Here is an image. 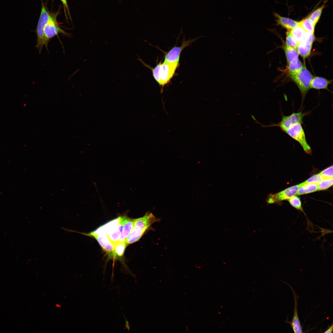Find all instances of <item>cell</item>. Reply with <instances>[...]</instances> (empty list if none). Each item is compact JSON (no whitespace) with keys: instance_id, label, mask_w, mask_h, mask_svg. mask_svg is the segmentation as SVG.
Here are the masks:
<instances>
[{"instance_id":"cell-1","label":"cell","mask_w":333,"mask_h":333,"mask_svg":"<svg viewBox=\"0 0 333 333\" xmlns=\"http://www.w3.org/2000/svg\"><path fill=\"white\" fill-rule=\"evenodd\" d=\"M138 60L145 66L151 70L154 78L162 87V90L170 82L179 65V64L164 61L162 63L159 62L154 68H152L146 64L139 57Z\"/></svg>"},{"instance_id":"cell-2","label":"cell","mask_w":333,"mask_h":333,"mask_svg":"<svg viewBox=\"0 0 333 333\" xmlns=\"http://www.w3.org/2000/svg\"><path fill=\"white\" fill-rule=\"evenodd\" d=\"M160 220L150 212H147L143 217L134 219L133 228L126 240L128 245L138 240L153 224Z\"/></svg>"},{"instance_id":"cell-3","label":"cell","mask_w":333,"mask_h":333,"mask_svg":"<svg viewBox=\"0 0 333 333\" xmlns=\"http://www.w3.org/2000/svg\"><path fill=\"white\" fill-rule=\"evenodd\" d=\"M290 76L300 90L303 101L310 89V83L313 78V76L306 67L303 65L298 72Z\"/></svg>"},{"instance_id":"cell-4","label":"cell","mask_w":333,"mask_h":333,"mask_svg":"<svg viewBox=\"0 0 333 333\" xmlns=\"http://www.w3.org/2000/svg\"><path fill=\"white\" fill-rule=\"evenodd\" d=\"M41 6L40 14L36 30L37 37V43L36 47L39 50L40 53L44 45V29L51 14L43 2H42Z\"/></svg>"},{"instance_id":"cell-5","label":"cell","mask_w":333,"mask_h":333,"mask_svg":"<svg viewBox=\"0 0 333 333\" xmlns=\"http://www.w3.org/2000/svg\"><path fill=\"white\" fill-rule=\"evenodd\" d=\"M283 132L298 142L306 153H311V149L307 142L305 133L301 124H295Z\"/></svg>"},{"instance_id":"cell-6","label":"cell","mask_w":333,"mask_h":333,"mask_svg":"<svg viewBox=\"0 0 333 333\" xmlns=\"http://www.w3.org/2000/svg\"><path fill=\"white\" fill-rule=\"evenodd\" d=\"M57 15V13H51L50 17L44 29V45L47 49L48 43L51 38L59 33L66 34V33L60 27L58 24Z\"/></svg>"},{"instance_id":"cell-7","label":"cell","mask_w":333,"mask_h":333,"mask_svg":"<svg viewBox=\"0 0 333 333\" xmlns=\"http://www.w3.org/2000/svg\"><path fill=\"white\" fill-rule=\"evenodd\" d=\"M308 113L301 111L298 113L293 112L288 116H283L281 121L277 124L270 125L280 128L283 131L296 124L303 123V119Z\"/></svg>"},{"instance_id":"cell-8","label":"cell","mask_w":333,"mask_h":333,"mask_svg":"<svg viewBox=\"0 0 333 333\" xmlns=\"http://www.w3.org/2000/svg\"><path fill=\"white\" fill-rule=\"evenodd\" d=\"M299 187V184L295 185L278 193L271 194L269 195L266 201L268 204H272L284 200H289L297 194Z\"/></svg>"},{"instance_id":"cell-9","label":"cell","mask_w":333,"mask_h":333,"mask_svg":"<svg viewBox=\"0 0 333 333\" xmlns=\"http://www.w3.org/2000/svg\"><path fill=\"white\" fill-rule=\"evenodd\" d=\"M195 41L194 39H189L183 41L180 46L173 47L166 53L165 56L164 61L169 63L179 64L180 55L183 50L186 47Z\"/></svg>"},{"instance_id":"cell-10","label":"cell","mask_w":333,"mask_h":333,"mask_svg":"<svg viewBox=\"0 0 333 333\" xmlns=\"http://www.w3.org/2000/svg\"><path fill=\"white\" fill-rule=\"evenodd\" d=\"M92 237L96 239L102 249L108 253L110 257L115 256L114 245L106 234H100L94 235Z\"/></svg>"},{"instance_id":"cell-11","label":"cell","mask_w":333,"mask_h":333,"mask_svg":"<svg viewBox=\"0 0 333 333\" xmlns=\"http://www.w3.org/2000/svg\"><path fill=\"white\" fill-rule=\"evenodd\" d=\"M283 282L288 285L292 290L294 300V308L293 319L291 321L287 320L285 322L290 324L294 333H303L298 312V300L299 297L291 286L285 282Z\"/></svg>"},{"instance_id":"cell-12","label":"cell","mask_w":333,"mask_h":333,"mask_svg":"<svg viewBox=\"0 0 333 333\" xmlns=\"http://www.w3.org/2000/svg\"><path fill=\"white\" fill-rule=\"evenodd\" d=\"M120 220L122 226V230L118 242L126 241V238L133 228L134 219L130 218L126 216H120Z\"/></svg>"},{"instance_id":"cell-13","label":"cell","mask_w":333,"mask_h":333,"mask_svg":"<svg viewBox=\"0 0 333 333\" xmlns=\"http://www.w3.org/2000/svg\"><path fill=\"white\" fill-rule=\"evenodd\" d=\"M277 24L280 25L290 31L299 24V22L289 18L280 15L277 13L274 14Z\"/></svg>"},{"instance_id":"cell-14","label":"cell","mask_w":333,"mask_h":333,"mask_svg":"<svg viewBox=\"0 0 333 333\" xmlns=\"http://www.w3.org/2000/svg\"><path fill=\"white\" fill-rule=\"evenodd\" d=\"M330 83V81L324 78L313 77L310 83V88L328 89V85Z\"/></svg>"},{"instance_id":"cell-15","label":"cell","mask_w":333,"mask_h":333,"mask_svg":"<svg viewBox=\"0 0 333 333\" xmlns=\"http://www.w3.org/2000/svg\"><path fill=\"white\" fill-rule=\"evenodd\" d=\"M294 39L298 43H303L308 32L306 31L299 24L290 31Z\"/></svg>"},{"instance_id":"cell-16","label":"cell","mask_w":333,"mask_h":333,"mask_svg":"<svg viewBox=\"0 0 333 333\" xmlns=\"http://www.w3.org/2000/svg\"><path fill=\"white\" fill-rule=\"evenodd\" d=\"M122 230V226L120 220L119 224L113 228L107 234L113 244L118 242L121 236Z\"/></svg>"},{"instance_id":"cell-17","label":"cell","mask_w":333,"mask_h":333,"mask_svg":"<svg viewBox=\"0 0 333 333\" xmlns=\"http://www.w3.org/2000/svg\"><path fill=\"white\" fill-rule=\"evenodd\" d=\"M312 47V45L300 43H298L296 49L299 55L306 58L310 55Z\"/></svg>"},{"instance_id":"cell-18","label":"cell","mask_w":333,"mask_h":333,"mask_svg":"<svg viewBox=\"0 0 333 333\" xmlns=\"http://www.w3.org/2000/svg\"><path fill=\"white\" fill-rule=\"evenodd\" d=\"M318 190L317 184L307 183L300 187L297 194L298 195L313 192Z\"/></svg>"},{"instance_id":"cell-19","label":"cell","mask_w":333,"mask_h":333,"mask_svg":"<svg viewBox=\"0 0 333 333\" xmlns=\"http://www.w3.org/2000/svg\"><path fill=\"white\" fill-rule=\"evenodd\" d=\"M284 51L288 64L298 59L299 54L296 49L286 45Z\"/></svg>"},{"instance_id":"cell-20","label":"cell","mask_w":333,"mask_h":333,"mask_svg":"<svg viewBox=\"0 0 333 333\" xmlns=\"http://www.w3.org/2000/svg\"><path fill=\"white\" fill-rule=\"evenodd\" d=\"M299 25L306 31L310 33H314L315 26L308 17L299 22Z\"/></svg>"},{"instance_id":"cell-21","label":"cell","mask_w":333,"mask_h":333,"mask_svg":"<svg viewBox=\"0 0 333 333\" xmlns=\"http://www.w3.org/2000/svg\"><path fill=\"white\" fill-rule=\"evenodd\" d=\"M302 66V62L298 59L288 64V70L290 76L293 75L298 72Z\"/></svg>"},{"instance_id":"cell-22","label":"cell","mask_w":333,"mask_h":333,"mask_svg":"<svg viewBox=\"0 0 333 333\" xmlns=\"http://www.w3.org/2000/svg\"><path fill=\"white\" fill-rule=\"evenodd\" d=\"M114 245L115 256L121 258L123 257L125 250L128 244L126 241H124L117 242Z\"/></svg>"},{"instance_id":"cell-23","label":"cell","mask_w":333,"mask_h":333,"mask_svg":"<svg viewBox=\"0 0 333 333\" xmlns=\"http://www.w3.org/2000/svg\"><path fill=\"white\" fill-rule=\"evenodd\" d=\"M324 6V5H323L321 7L314 10L308 16L315 26L320 18Z\"/></svg>"},{"instance_id":"cell-24","label":"cell","mask_w":333,"mask_h":333,"mask_svg":"<svg viewBox=\"0 0 333 333\" xmlns=\"http://www.w3.org/2000/svg\"><path fill=\"white\" fill-rule=\"evenodd\" d=\"M325 178L320 173L312 176L306 181L299 184L300 187L307 183L318 184Z\"/></svg>"},{"instance_id":"cell-25","label":"cell","mask_w":333,"mask_h":333,"mask_svg":"<svg viewBox=\"0 0 333 333\" xmlns=\"http://www.w3.org/2000/svg\"><path fill=\"white\" fill-rule=\"evenodd\" d=\"M333 178H324L318 184V190L327 189L332 186Z\"/></svg>"},{"instance_id":"cell-26","label":"cell","mask_w":333,"mask_h":333,"mask_svg":"<svg viewBox=\"0 0 333 333\" xmlns=\"http://www.w3.org/2000/svg\"><path fill=\"white\" fill-rule=\"evenodd\" d=\"M288 200L290 204L293 207L298 210H302L301 201L299 197L294 195Z\"/></svg>"},{"instance_id":"cell-27","label":"cell","mask_w":333,"mask_h":333,"mask_svg":"<svg viewBox=\"0 0 333 333\" xmlns=\"http://www.w3.org/2000/svg\"><path fill=\"white\" fill-rule=\"evenodd\" d=\"M286 46L295 49L298 43L293 38L289 31L286 33Z\"/></svg>"},{"instance_id":"cell-28","label":"cell","mask_w":333,"mask_h":333,"mask_svg":"<svg viewBox=\"0 0 333 333\" xmlns=\"http://www.w3.org/2000/svg\"><path fill=\"white\" fill-rule=\"evenodd\" d=\"M319 173L325 178H333V166L327 168Z\"/></svg>"},{"instance_id":"cell-29","label":"cell","mask_w":333,"mask_h":333,"mask_svg":"<svg viewBox=\"0 0 333 333\" xmlns=\"http://www.w3.org/2000/svg\"><path fill=\"white\" fill-rule=\"evenodd\" d=\"M62 2L63 6H64V9L65 10V13H66V11L67 12V13L68 15L71 18L70 14L69 11V7L68 5L67 0H60Z\"/></svg>"},{"instance_id":"cell-30","label":"cell","mask_w":333,"mask_h":333,"mask_svg":"<svg viewBox=\"0 0 333 333\" xmlns=\"http://www.w3.org/2000/svg\"><path fill=\"white\" fill-rule=\"evenodd\" d=\"M333 325L332 323L331 325L329 326L328 328L324 332L325 333H332L333 332Z\"/></svg>"}]
</instances>
